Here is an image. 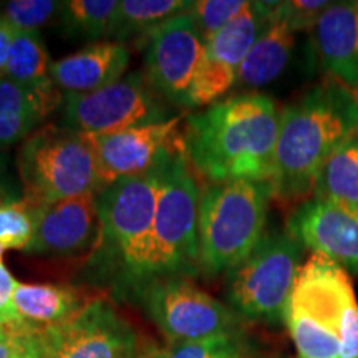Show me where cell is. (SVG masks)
<instances>
[{"mask_svg":"<svg viewBox=\"0 0 358 358\" xmlns=\"http://www.w3.org/2000/svg\"><path fill=\"white\" fill-rule=\"evenodd\" d=\"M22 199H24L22 187L12 181L10 174L7 173L6 159L0 156V208L12 203H19Z\"/></svg>","mask_w":358,"mask_h":358,"instance_id":"obj_34","label":"cell"},{"mask_svg":"<svg viewBox=\"0 0 358 358\" xmlns=\"http://www.w3.org/2000/svg\"><path fill=\"white\" fill-rule=\"evenodd\" d=\"M189 7L185 0H122L116 7L108 38L116 43L133 37L145 38L164 20L182 13Z\"/></svg>","mask_w":358,"mask_h":358,"instance_id":"obj_23","label":"cell"},{"mask_svg":"<svg viewBox=\"0 0 358 358\" xmlns=\"http://www.w3.org/2000/svg\"><path fill=\"white\" fill-rule=\"evenodd\" d=\"M146 78L164 100L186 106L204 53V40L186 10L164 20L145 38Z\"/></svg>","mask_w":358,"mask_h":358,"instance_id":"obj_13","label":"cell"},{"mask_svg":"<svg viewBox=\"0 0 358 358\" xmlns=\"http://www.w3.org/2000/svg\"><path fill=\"white\" fill-rule=\"evenodd\" d=\"M3 250H6V248H3V245L0 244V264H2V256H3Z\"/></svg>","mask_w":358,"mask_h":358,"instance_id":"obj_36","label":"cell"},{"mask_svg":"<svg viewBox=\"0 0 358 358\" xmlns=\"http://www.w3.org/2000/svg\"><path fill=\"white\" fill-rule=\"evenodd\" d=\"M17 315L34 329L60 325L87 306L78 289L64 284H19L13 292Z\"/></svg>","mask_w":358,"mask_h":358,"instance_id":"obj_21","label":"cell"},{"mask_svg":"<svg viewBox=\"0 0 358 358\" xmlns=\"http://www.w3.org/2000/svg\"><path fill=\"white\" fill-rule=\"evenodd\" d=\"M312 198L358 213V133L327 158L313 185Z\"/></svg>","mask_w":358,"mask_h":358,"instance_id":"obj_22","label":"cell"},{"mask_svg":"<svg viewBox=\"0 0 358 358\" xmlns=\"http://www.w3.org/2000/svg\"><path fill=\"white\" fill-rule=\"evenodd\" d=\"M310 34L312 55L330 80L358 93V2H332Z\"/></svg>","mask_w":358,"mask_h":358,"instance_id":"obj_17","label":"cell"},{"mask_svg":"<svg viewBox=\"0 0 358 358\" xmlns=\"http://www.w3.org/2000/svg\"><path fill=\"white\" fill-rule=\"evenodd\" d=\"M62 101L55 85L27 87L0 78V148L25 141Z\"/></svg>","mask_w":358,"mask_h":358,"instance_id":"obj_20","label":"cell"},{"mask_svg":"<svg viewBox=\"0 0 358 358\" xmlns=\"http://www.w3.org/2000/svg\"><path fill=\"white\" fill-rule=\"evenodd\" d=\"M284 324L297 358H358V301L350 274L312 252L299 272Z\"/></svg>","mask_w":358,"mask_h":358,"instance_id":"obj_3","label":"cell"},{"mask_svg":"<svg viewBox=\"0 0 358 358\" xmlns=\"http://www.w3.org/2000/svg\"><path fill=\"white\" fill-rule=\"evenodd\" d=\"M20 187L30 208L80 194H100L96 161L83 133L45 124L22 143Z\"/></svg>","mask_w":358,"mask_h":358,"instance_id":"obj_6","label":"cell"},{"mask_svg":"<svg viewBox=\"0 0 358 358\" xmlns=\"http://www.w3.org/2000/svg\"><path fill=\"white\" fill-rule=\"evenodd\" d=\"M268 181L209 182L199 198V272L216 277L239 266L266 234Z\"/></svg>","mask_w":358,"mask_h":358,"instance_id":"obj_5","label":"cell"},{"mask_svg":"<svg viewBox=\"0 0 358 358\" xmlns=\"http://www.w3.org/2000/svg\"><path fill=\"white\" fill-rule=\"evenodd\" d=\"M62 2L53 0H12L3 7L2 17L15 30L38 32L43 25L60 15Z\"/></svg>","mask_w":358,"mask_h":358,"instance_id":"obj_28","label":"cell"},{"mask_svg":"<svg viewBox=\"0 0 358 358\" xmlns=\"http://www.w3.org/2000/svg\"><path fill=\"white\" fill-rule=\"evenodd\" d=\"M271 10L272 2H250L243 13L206 43L186 106H211L236 87L241 65L266 27Z\"/></svg>","mask_w":358,"mask_h":358,"instance_id":"obj_12","label":"cell"},{"mask_svg":"<svg viewBox=\"0 0 358 358\" xmlns=\"http://www.w3.org/2000/svg\"><path fill=\"white\" fill-rule=\"evenodd\" d=\"M358 133V93L325 80L280 111L272 194L284 204L312 198L320 168Z\"/></svg>","mask_w":358,"mask_h":358,"instance_id":"obj_2","label":"cell"},{"mask_svg":"<svg viewBox=\"0 0 358 358\" xmlns=\"http://www.w3.org/2000/svg\"><path fill=\"white\" fill-rule=\"evenodd\" d=\"M199 198L201 189L181 143L164 163L146 280L199 272Z\"/></svg>","mask_w":358,"mask_h":358,"instance_id":"obj_7","label":"cell"},{"mask_svg":"<svg viewBox=\"0 0 358 358\" xmlns=\"http://www.w3.org/2000/svg\"><path fill=\"white\" fill-rule=\"evenodd\" d=\"M250 343L243 332L217 335L196 342L169 343L163 350L146 353L143 358H249Z\"/></svg>","mask_w":358,"mask_h":358,"instance_id":"obj_26","label":"cell"},{"mask_svg":"<svg viewBox=\"0 0 358 358\" xmlns=\"http://www.w3.org/2000/svg\"><path fill=\"white\" fill-rule=\"evenodd\" d=\"M52 64L38 32L15 30L8 52L6 78L27 87H48L52 82Z\"/></svg>","mask_w":358,"mask_h":358,"instance_id":"obj_24","label":"cell"},{"mask_svg":"<svg viewBox=\"0 0 358 358\" xmlns=\"http://www.w3.org/2000/svg\"><path fill=\"white\" fill-rule=\"evenodd\" d=\"M32 234V209L24 199L0 208V244L3 248L25 250Z\"/></svg>","mask_w":358,"mask_h":358,"instance_id":"obj_29","label":"cell"},{"mask_svg":"<svg viewBox=\"0 0 358 358\" xmlns=\"http://www.w3.org/2000/svg\"><path fill=\"white\" fill-rule=\"evenodd\" d=\"M171 151L151 171L120 179L96 194L100 236L93 259L100 268L115 271L123 284L138 287L146 280L161 179Z\"/></svg>","mask_w":358,"mask_h":358,"instance_id":"obj_4","label":"cell"},{"mask_svg":"<svg viewBox=\"0 0 358 358\" xmlns=\"http://www.w3.org/2000/svg\"><path fill=\"white\" fill-rule=\"evenodd\" d=\"M62 127L78 133H113L168 122L159 95L146 75L134 71L92 93H65Z\"/></svg>","mask_w":358,"mask_h":358,"instance_id":"obj_10","label":"cell"},{"mask_svg":"<svg viewBox=\"0 0 358 358\" xmlns=\"http://www.w3.org/2000/svg\"><path fill=\"white\" fill-rule=\"evenodd\" d=\"M287 231L303 248L358 277V213L308 198L290 213Z\"/></svg>","mask_w":358,"mask_h":358,"instance_id":"obj_15","label":"cell"},{"mask_svg":"<svg viewBox=\"0 0 358 358\" xmlns=\"http://www.w3.org/2000/svg\"><path fill=\"white\" fill-rule=\"evenodd\" d=\"M185 116H173L168 122L145 124L113 133H83L96 161L100 192L123 178L140 176L151 171L161 159L182 141L178 129Z\"/></svg>","mask_w":358,"mask_h":358,"instance_id":"obj_14","label":"cell"},{"mask_svg":"<svg viewBox=\"0 0 358 358\" xmlns=\"http://www.w3.org/2000/svg\"><path fill=\"white\" fill-rule=\"evenodd\" d=\"M280 110L264 93H239L186 118L187 161L209 182L268 181Z\"/></svg>","mask_w":358,"mask_h":358,"instance_id":"obj_1","label":"cell"},{"mask_svg":"<svg viewBox=\"0 0 358 358\" xmlns=\"http://www.w3.org/2000/svg\"><path fill=\"white\" fill-rule=\"evenodd\" d=\"M37 330L45 358H143L131 324L110 302L90 301L77 315Z\"/></svg>","mask_w":358,"mask_h":358,"instance_id":"obj_11","label":"cell"},{"mask_svg":"<svg viewBox=\"0 0 358 358\" xmlns=\"http://www.w3.org/2000/svg\"><path fill=\"white\" fill-rule=\"evenodd\" d=\"M30 209L34 234L27 252L73 256L95 249L100 236L96 194H80Z\"/></svg>","mask_w":358,"mask_h":358,"instance_id":"obj_16","label":"cell"},{"mask_svg":"<svg viewBox=\"0 0 358 358\" xmlns=\"http://www.w3.org/2000/svg\"><path fill=\"white\" fill-rule=\"evenodd\" d=\"M131 55L123 43L101 42L52 64V82L66 93H92L123 78Z\"/></svg>","mask_w":358,"mask_h":358,"instance_id":"obj_18","label":"cell"},{"mask_svg":"<svg viewBox=\"0 0 358 358\" xmlns=\"http://www.w3.org/2000/svg\"><path fill=\"white\" fill-rule=\"evenodd\" d=\"M330 3L332 2L327 0H292V2H277V8L295 32H302L313 29Z\"/></svg>","mask_w":358,"mask_h":358,"instance_id":"obj_30","label":"cell"},{"mask_svg":"<svg viewBox=\"0 0 358 358\" xmlns=\"http://www.w3.org/2000/svg\"><path fill=\"white\" fill-rule=\"evenodd\" d=\"M13 35H15V29L3 17H0V78L6 77L7 58L13 42Z\"/></svg>","mask_w":358,"mask_h":358,"instance_id":"obj_35","label":"cell"},{"mask_svg":"<svg viewBox=\"0 0 358 358\" xmlns=\"http://www.w3.org/2000/svg\"><path fill=\"white\" fill-rule=\"evenodd\" d=\"M295 35L297 32L280 15L277 2H272L267 24L245 55L236 87L244 93H254V90L274 83L292 60Z\"/></svg>","mask_w":358,"mask_h":358,"instance_id":"obj_19","label":"cell"},{"mask_svg":"<svg viewBox=\"0 0 358 358\" xmlns=\"http://www.w3.org/2000/svg\"><path fill=\"white\" fill-rule=\"evenodd\" d=\"M303 245L290 232H266L256 249L226 274L227 306L243 320L282 324L303 266Z\"/></svg>","mask_w":358,"mask_h":358,"instance_id":"obj_8","label":"cell"},{"mask_svg":"<svg viewBox=\"0 0 358 358\" xmlns=\"http://www.w3.org/2000/svg\"><path fill=\"white\" fill-rule=\"evenodd\" d=\"M249 3L245 0H196L189 2L186 13L191 17L204 43H208L243 13Z\"/></svg>","mask_w":358,"mask_h":358,"instance_id":"obj_27","label":"cell"},{"mask_svg":"<svg viewBox=\"0 0 358 358\" xmlns=\"http://www.w3.org/2000/svg\"><path fill=\"white\" fill-rule=\"evenodd\" d=\"M17 280L13 279L8 268L0 264V324L20 320L13 307V292H15Z\"/></svg>","mask_w":358,"mask_h":358,"instance_id":"obj_31","label":"cell"},{"mask_svg":"<svg viewBox=\"0 0 358 358\" xmlns=\"http://www.w3.org/2000/svg\"><path fill=\"white\" fill-rule=\"evenodd\" d=\"M118 0H69L62 2L60 20L66 37L75 40L108 38Z\"/></svg>","mask_w":358,"mask_h":358,"instance_id":"obj_25","label":"cell"},{"mask_svg":"<svg viewBox=\"0 0 358 358\" xmlns=\"http://www.w3.org/2000/svg\"><path fill=\"white\" fill-rule=\"evenodd\" d=\"M12 358H45L42 348H40L37 330L22 320L19 347H17L15 355Z\"/></svg>","mask_w":358,"mask_h":358,"instance_id":"obj_32","label":"cell"},{"mask_svg":"<svg viewBox=\"0 0 358 358\" xmlns=\"http://www.w3.org/2000/svg\"><path fill=\"white\" fill-rule=\"evenodd\" d=\"M22 319L0 324V358H12L19 347Z\"/></svg>","mask_w":358,"mask_h":358,"instance_id":"obj_33","label":"cell"},{"mask_svg":"<svg viewBox=\"0 0 358 358\" xmlns=\"http://www.w3.org/2000/svg\"><path fill=\"white\" fill-rule=\"evenodd\" d=\"M136 292L145 312L171 343L243 332L244 320L229 306L181 275L146 280Z\"/></svg>","mask_w":358,"mask_h":358,"instance_id":"obj_9","label":"cell"}]
</instances>
